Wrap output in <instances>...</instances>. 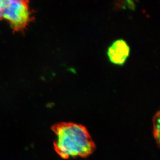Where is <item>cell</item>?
Listing matches in <instances>:
<instances>
[{
	"instance_id": "obj_3",
	"label": "cell",
	"mask_w": 160,
	"mask_h": 160,
	"mask_svg": "<svg viewBox=\"0 0 160 160\" xmlns=\"http://www.w3.org/2000/svg\"><path fill=\"white\" fill-rule=\"evenodd\" d=\"M130 53V47L123 39H118L113 42L107 50L109 60L116 65H123Z\"/></svg>"
},
{
	"instance_id": "obj_4",
	"label": "cell",
	"mask_w": 160,
	"mask_h": 160,
	"mask_svg": "<svg viewBox=\"0 0 160 160\" xmlns=\"http://www.w3.org/2000/svg\"><path fill=\"white\" fill-rule=\"evenodd\" d=\"M160 112H158L155 114L153 118V135L154 139L156 140L157 145H160Z\"/></svg>"
},
{
	"instance_id": "obj_1",
	"label": "cell",
	"mask_w": 160,
	"mask_h": 160,
	"mask_svg": "<svg viewBox=\"0 0 160 160\" xmlns=\"http://www.w3.org/2000/svg\"><path fill=\"white\" fill-rule=\"evenodd\" d=\"M52 130L54 150L62 159L87 158L95 151V143L84 125L63 122L53 125Z\"/></svg>"
},
{
	"instance_id": "obj_2",
	"label": "cell",
	"mask_w": 160,
	"mask_h": 160,
	"mask_svg": "<svg viewBox=\"0 0 160 160\" xmlns=\"http://www.w3.org/2000/svg\"><path fill=\"white\" fill-rule=\"evenodd\" d=\"M31 14L27 2L21 0H0V19L7 21L15 29L25 27Z\"/></svg>"
}]
</instances>
